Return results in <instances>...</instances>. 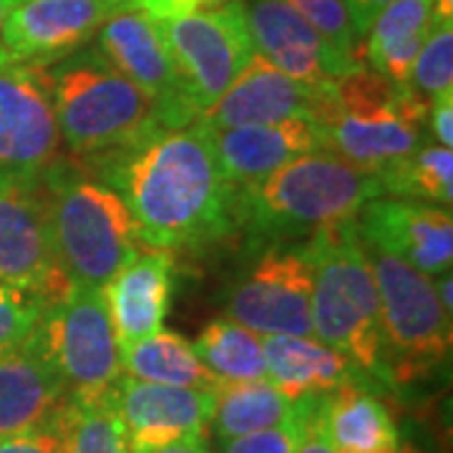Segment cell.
<instances>
[{
	"label": "cell",
	"mask_w": 453,
	"mask_h": 453,
	"mask_svg": "<svg viewBox=\"0 0 453 453\" xmlns=\"http://www.w3.org/2000/svg\"><path fill=\"white\" fill-rule=\"evenodd\" d=\"M96 177L124 196L151 250H199L240 229V189L225 177L210 129L196 121L159 129Z\"/></svg>",
	"instance_id": "1"
},
{
	"label": "cell",
	"mask_w": 453,
	"mask_h": 453,
	"mask_svg": "<svg viewBox=\"0 0 453 453\" xmlns=\"http://www.w3.org/2000/svg\"><path fill=\"white\" fill-rule=\"evenodd\" d=\"M35 68L46 83L61 144L76 164L101 172L164 129L154 104L96 46Z\"/></svg>",
	"instance_id": "2"
},
{
	"label": "cell",
	"mask_w": 453,
	"mask_h": 453,
	"mask_svg": "<svg viewBox=\"0 0 453 453\" xmlns=\"http://www.w3.org/2000/svg\"><path fill=\"white\" fill-rule=\"evenodd\" d=\"M378 196H383L378 174L318 149L240 192V229L255 244L308 242L320 232L356 222Z\"/></svg>",
	"instance_id": "3"
},
{
	"label": "cell",
	"mask_w": 453,
	"mask_h": 453,
	"mask_svg": "<svg viewBox=\"0 0 453 453\" xmlns=\"http://www.w3.org/2000/svg\"><path fill=\"white\" fill-rule=\"evenodd\" d=\"M50 232L65 275L104 288L142 255V237L124 196L81 164L61 159L41 177Z\"/></svg>",
	"instance_id": "4"
},
{
	"label": "cell",
	"mask_w": 453,
	"mask_h": 453,
	"mask_svg": "<svg viewBox=\"0 0 453 453\" xmlns=\"http://www.w3.org/2000/svg\"><path fill=\"white\" fill-rule=\"evenodd\" d=\"M308 247L315 267L312 335L342 353L357 371L386 378L380 300L356 222L315 234Z\"/></svg>",
	"instance_id": "5"
},
{
	"label": "cell",
	"mask_w": 453,
	"mask_h": 453,
	"mask_svg": "<svg viewBox=\"0 0 453 453\" xmlns=\"http://www.w3.org/2000/svg\"><path fill=\"white\" fill-rule=\"evenodd\" d=\"M365 250L380 300L386 378L411 383L449 357L453 315L441 305L434 277L423 275L388 252L368 244Z\"/></svg>",
	"instance_id": "6"
},
{
	"label": "cell",
	"mask_w": 453,
	"mask_h": 453,
	"mask_svg": "<svg viewBox=\"0 0 453 453\" xmlns=\"http://www.w3.org/2000/svg\"><path fill=\"white\" fill-rule=\"evenodd\" d=\"M38 333L71 398L116 388L124 368L101 288L71 282V290L46 308Z\"/></svg>",
	"instance_id": "7"
},
{
	"label": "cell",
	"mask_w": 453,
	"mask_h": 453,
	"mask_svg": "<svg viewBox=\"0 0 453 453\" xmlns=\"http://www.w3.org/2000/svg\"><path fill=\"white\" fill-rule=\"evenodd\" d=\"M189 106L199 116L255 53L240 0L157 20Z\"/></svg>",
	"instance_id": "8"
},
{
	"label": "cell",
	"mask_w": 453,
	"mask_h": 453,
	"mask_svg": "<svg viewBox=\"0 0 453 453\" xmlns=\"http://www.w3.org/2000/svg\"><path fill=\"white\" fill-rule=\"evenodd\" d=\"M431 101L405 86L393 101L338 109L330 88L318 91L312 119L323 129L325 149L365 172H383L428 144Z\"/></svg>",
	"instance_id": "9"
},
{
	"label": "cell",
	"mask_w": 453,
	"mask_h": 453,
	"mask_svg": "<svg viewBox=\"0 0 453 453\" xmlns=\"http://www.w3.org/2000/svg\"><path fill=\"white\" fill-rule=\"evenodd\" d=\"M312 255L308 242L267 244L226 295L229 320L257 335H312Z\"/></svg>",
	"instance_id": "10"
},
{
	"label": "cell",
	"mask_w": 453,
	"mask_h": 453,
	"mask_svg": "<svg viewBox=\"0 0 453 453\" xmlns=\"http://www.w3.org/2000/svg\"><path fill=\"white\" fill-rule=\"evenodd\" d=\"M0 282L49 305L71 290L50 232L41 179L0 174Z\"/></svg>",
	"instance_id": "11"
},
{
	"label": "cell",
	"mask_w": 453,
	"mask_h": 453,
	"mask_svg": "<svg viewBox=\"0 0 453 453\" xmlns=\"http://www.w3.org/2000/svg\"><path fill=\"white\" fill-rule=\"evenodd\" d=\"M96 49L121 71L159 113L164 129H181L196 121L184 96L162 28L142 8L127 3L101 23Z\"/></svg>",
	"instance_id": "12"
},
{
	"label": "cell",
	"mask_w": 453,
	"mask_h": 453,
	"mask_svg": "<svg viewBox=\"0 0 453 453\" xmlns=\"http://www.w3.org/2000/svg\"><path fill=\"white\" fill-rule=\"evenodd\" d=\"M61 146L41 71L0 61V174L41 179L64 159Z\"/></svg>",
	"instance_id": "13"
},
{
	"label": "cell",
	"mask_w": 453,
	"mask_h": 453,
	"mask_svg": "<svg viewBox=\"0 0 453 453\" xmlns=\"http://www.w3.org/2000/svg\"><path fill=\"white\" fill-rule=\"evenodd\" d=\"M129 0H20L3 23L11 61L50 65L88 46L106 18Z\"/></svg>",
	"instance_id": "14"
},
{
	"label": "cell",
	"mask_w": 453,
	"mask_h": 453,
	"mask_svg": "<svg viewBox=\"0 0 453 453\" xmlns=\"http://www.w3.org/2000/svg\"><path fill=\"white\" fill-rule=\"evenodd\" d=\"M356 226L368 247L401 257L423 275L451 273L453 217L449 207L378 196L360 210Z\"/></svg>",
	"instance_id": "15"
},
{
	"label": "cell",
	"mask_w": 453,
	"mask_h": 453,
	"mask_svg": "<svg viewBox=\"0 0 453 453\" xmlns=\"http://www.w3.org/2000/svg\"><path fill=\"white\" fill-rule=\"evenodd\" d=\"M252 46L312 91L330 88L350 65L285 0H240Z\"/></svg>",
	"instance_id": "16"
},
{
	"label": "cell",
	"mask_w": 453,
	"mask_h": 453,
	"mask_svg": "<svg viewBox=\"0 0 453 453\" xmlns=\"http://www.w3.org/2000/svg\"><path fill=\"white\" fill-rule=\"evenodd\" d=\"M113 393L131 453L154 451L179 438L204 436L210 428L214 390L162 386L121 375Z\"/></svg>",
	"instance_id": "17"
},
{
	"label": "cell",
	"mask_w": 453,
	"mask_h": 453,
	"mask_svg": "<svg viewBox=\"0 0 453 453\" xmlns=\"http://www.w3.org/2000/svg\"><path fill=\"white\" fill-rule=\"evenodd\" d=\"M315 98L318 91L290 79L255 50L225 94L196 116V124L210 131L277 124L292 116H312Z\"/></svg>",
	"instance_id": "18"
},
{
	"label": "cell",
	"mask_w": 453,
	"mask_h": 453,
	"mask_svg": "<svg viewBox=\"0 0 453 453\" xmlns=\"http://www.w3.org/2000/svg\"><path fill=\"white\" fill-rule=\"evenodd\" d=\"M222 172L234 189H250L297 157L325 149L323 129L312 116H292L277 124L210 131Z\"/></svg>",
	"instance_id": "19"
},
{
	"label": "cell",
	"mask_w": 453,
	"mask_h": 453,
	"mask_svg": "<svg viewBox=\"0 0 453 453\" xmlns=\"http://www.w3.org/2000/svg\"><path fill=\"white\" fill-rule=\"evenodd\" d=\"M65 401L68 390L38 327L16 348L0 353V438L46 426Z\"/></svg>",
	"instance_id": "20"
},
{
	"label": "cell",
	"mask_w": 453,
	"mask_h": 453,
	"mask_svg": "<svg viewBox=\"0 0 453 453\" xmlns=\"http://www.w3.org/2000/svg\"><path fill=\"white\" fill-rule=\"evenodd\" d=\"M101 290L119 350H124L162 330L174 295V257L164 250L142 252Z\"/></svg>",
	"instance_id": "21"
},
{
	"label": "cell",
	"mask_w": 453,
	"mask_h": 453,
	"mask_svg": "<svg viewBox=\"0 0 453 453\" xmlns=\"http://www.w3.org/2000/svg\"><path fill=\"white\" fill-rule=\"evenodd\" d=\"M262 350L267 380L292 403L357 378L356 365L315 335H265Z\"/></svg>",
	"instance_id": "22"
},
{
	"label": "cell",
	"mask_w": 453,
	"mask_h": 453,
	"mask_svg": "<svg viewBox=\"0 0 453 453\" xmlns=\"http://www.w3.org/2000/svg\"><path fill=\"white\" fill-rule=\"evenodd\" d=\"M320 418L335 453H398L401 449L390 411L357 378L320 395Z\"/></svg>",
	"instance_id": "23"
},
{
	"label": "cell",
	"mask_w": 453,
	"mask_h": 453,
	"mask_svg": "<svg viewBox=\"0 0 453 453\" xmlns=\"http://www.w3.org/2000/svg\"><path fill=\"white\" fill-rule=\"evenodd\" d=\"M434 28V0H393L363 38V58L398 86L411 83V71Z\"/></svg>",
	"instance_id": "24"
},
{
	"label": "cell",
	"mask_w": 453,
	"mask_h": 453,
	"mask_svg": "<svg viewBox=\"0 0 453 453\" xmlns=\"http://www.w3.org/2000/svg\"><path fill=\"white\" fill-rule=\"evenodd\" d=\"M121 368H124V375L136 378V380L179 386V388L214 390L222 383L196 357L189 340L164 327L154 335L124 348Z\"/></svg>",
	"instance_id": "25"
},
{
	"label": "cell",
	"mask_w": 453,
	"mask_h": 453,
	"mask_svg": "<svg viewBox=\"0 0 453 453\" xmlns=\"http://www.w3.org/2000/svg\"><path fill=\"white\" fill-rule=\"evenodd\" d=\"M295 416V403L285 398L267 380H240L219 383L214 388V411H211V434L214 438H237L265 431Z\"/></svg>",
	"instance_id": "26"
},
{
	"label": "cell",
	"mask_w": 453,
	"mask_h": 453,
	"mask_svg": "<svg viewBox=\"0 0 453 453\" xmlns=\"http://www.w3.org/2000/svg\"><path fill=\"white\" fill-rule=\"evenodd\" d=\"M113 390L88 398L68 395L56 413L61 453H131Z\"/></svg>",
	"instance_id": "27"
},
{
	"label": "cell",
	"mask_w": 453,
	"mask_h": 453,
	"mask_svg": "<svg viewBox=\"0 0 453 453\" xmlns=\"http://www.w3.org/2000/svg\"><path fill=\"white\" fill-rule=\"evenodd\" d=\"M196 357L222 383L267 378L262 335L229 318L211 320L192 342Z\"/></svg>",
	"instance_id": "28"
},
{
	"label": "cell",
	"mask_w": 453,
	"mask_h": 453,
	"mask_svg": "<svg viewBox=\"0 0 453 453\" xmlns=\"http://www.w3.org/2000/svg\"><path fill=\"white\" fill-rule=\"evenodd\" d=\"M383 196L418 199L451 210L453 151L441 144H423L416 154L378 172Z\"/></svg>",
	"instance_id": "29"
},
{
	"label": "cell",
	"mask_w": 453,
	"mask_h": 453,
	"mask_svg": "<svg viewBox=\"0 0 453 453\" xmlns=\"http://www.w3.org/2000/svg\"><path fill=\"white\" fill-rule=\"evenodd\" d=\"M408 86L428 101L453 94V23H434Z\"/></svg>",
	"instance_id": "30"
},
{
	"label": "cell",
	"mask_w": 453,
	"mask_h": 453,
	"mask_svg": "<svg viewBox=\"0 0 453 453\" xmlns=\"http://www.w3.org/2000/svg\"><path fill=\"white\" fill-rule=\"evenodd\" d=\"M285 3H290L345 61L363 64V43L353 31L345 0H285Z\"/></svg>",
	"instance_id": "31"
},
{
	"label": "cell",
	"mask_w": 453,
	"mask_h": 453,
	"mask_svg": "<svg viewBox=\"0 0 453 453\" xmlns=\"http://www.w3.org/2000/svg\"><path fill=\"white\" fill-rule=\"evenodd\" d=\"M46 308L49 303L38 295L0 282V353L28 338L41 323Z\"/></svg>",
	"instance_id": "32"
},
{
	"label": "cell",
	"mask_w": 453,
	"mask_h": 453,
	"mask_svg": "<svg viewBox=\"0 0 453 453\" xmlns=\"http://www.w3.org/2000/svg\"><path fill=\"white\" fill-rule=\"evenodd\" d=\"M300 441V403L295 401V416L265 431L247 436L217 438V453H295Z\"/></svg>",
	"instance_id": "33"
},
{
	"label": "cell",
	"mask_w": 453,
	"mask_h": 453,
	"mask_svg": "<svg viewBox=\"0 0 453 453\" xmlns=\"http://www.w3.org/2000/svg\"><path fill=\"white\" fill-rule=\"evenodd\" d=\"M300 441L295 453H335L325 436L320 418V395L300 398Z\"/></svg>",
	"instance_id": "34"
},
{
	"label": "cell",
	"mask_w": 453,
	"mask_h": 453,
	"mask_svg": "<svg viewBox=\"0 0 453 453\" xmlns=\"http://www.w3.org/2000/svg\"><path fill=\"white\" fill-rule=\"evenodd\" d=\"M0 453H61V436L56 428V416L46 426L26 434L0 438Z\"/></svg>",
	"instance_id": "35"
},
{
	"label": "cell",
	"mask_w": 453,
	"mask_h": 453,
	"mask_svg": "<svg viewBox=\"0 0 453 453\" xmlns=\"http://www.w3.org/2000/svg\"><path fill=\"white\" fill-rule=\"evenodd\" d=\"M431 131L436 144L451 149L453 144V94L438 96L431 101Z\"/></svg>",
	"instance_id": "36"
},
{
	"label": "cell",
	"mask_w": 453,
	"mask_h": 453,
	"mask_svg": "<svg viewBox=\"0 0 453 453\" xmlns=\"http://www.w3.org/2000/svg\"><path fill=\"white\" fill-rule=\"evenodd\" d=\"M393 0H345L348 5V13H350V23H353V31H356L357 41L363 43L365 33L371 28V23L375 16L388 5Z\"/></svg>",
	"instance_id": "37"
},
{
	"label": "cell",
	"mask_w": 453,
	"mask_h": 453,
	"mask_svg": "<svg viewBox=\"0 0 453 453\" xmlns=\"http://www.w3.org/2000/svg\"><path fill=\"white\" fill-rule=\"evenodd\" d=\"M146 453H214L210 449V443L204 441V436H187L179 438L174 443H166L162 449H154V451Z\"/></svg>",
	"instance_id": "38"
},
{
	"label": "cell",
	"mask_w": 453,
	"mask_h": 453,
	"mask_svg": "<svg viewBox=\"0 0 453 453\" xmlns=\"http://www.w3.org/2000/svg\"><path fill=\"white\" fill-rule=\"evenodd\" d=\"M16 3L18 0H0V61H11V58H8V53H5V46H3V23H5L8 11H11Z\"/></svg>",
	"instance_id": "39"
},
{
	"label": "cell",
	"mask_w": 453,
	"mask_h": 453,
	"mask_svg": "<svg viewBox=\"0 0 453 453\" xmlns=\"http://www.w3.org/2000/svg\"><path fill=\"white\" fill-rule=\"evenodd\" d=\"M225 3H232V0H195L196 8H217V5H225Z\"/></svg>",
	"instance_id": "40"
},
{
	"label": "cell",
	"mask_w": 453,
	"mask_h": 453,
	"mask_svg": "<svg viewBox=\"0 0 453 453\" xmlns=\"http://www.w3.org/2000/svg\"><path fill=\"white\" fill-rule=\"evenodd\" d=\"M398 453H423V451L418 449V446H413V443H401Z\"/></svg>",
	"instance_id": "41"
},
{
	"label": "cell",
	"mask_w": 453,
	"mask_h": 453,
	"mask_svg": "<svg viewBox=\"0 0 453 453\" xmlns=\"http://www.w3.org/2000/svg\"><path fill=\"white\" fill-rule=\"evenodd\" d=\"M18 3H20V0H18Z\"/></svg>",
	"instance_id": "42"
}]
</instances>
